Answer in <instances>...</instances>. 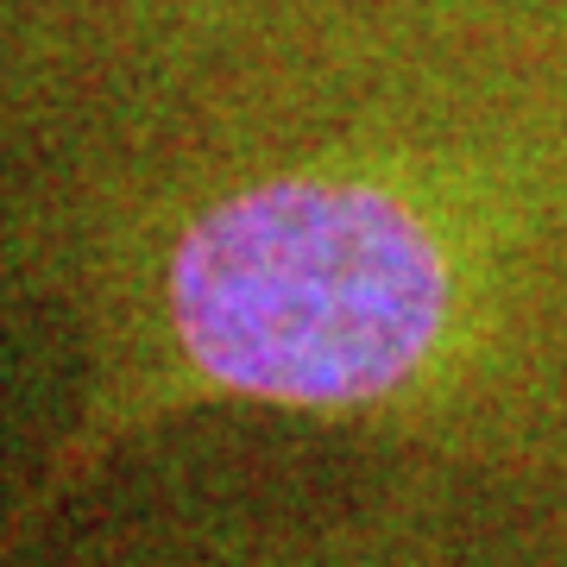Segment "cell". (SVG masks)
<instances>
[{"label":"cell","instance_id":"1","mask_svg":"<svg viewBox=\"0 0 567 567\" xmlns=\"http://www.w3.org/2000/svg\"><path fill=\"white\" fill-rule=\"evenodd\" d=\"M177 379L290 410L385 404L435 360L447 252L391 189L271 177L189 221L164 271Z\"/></svg>","mask_w":567,"mask_h":567}]
</instances>
